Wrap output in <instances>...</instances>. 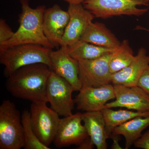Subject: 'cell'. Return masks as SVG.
I'll list each match as a JSON object with an SVG mask.
<instances>
[{"mask_svg": "<svg viewBox=\"0 0 149 149\" xmlns=\"http://www.w3.org/2000/svg\"><path fill=\"white\" fill-rule=\"evenodd\" d=\"M23 126L24 149H49L37 138L31 125L30 112L24 110L21 116Z\"/></svg>", "mask_w": 149, "mask_h": 149, "instance_id": "obj_22", "label": "cell"}, {"mask_svg": "<svg viewBox=\"0 0 149 149\" xmlns=\"http://www.w3.org/2000/svg\"><path fill=\"white\" fill-rule=\"evenodd\" d=\"M52 49L40 45L24 44L0 50V63L4 66V74L8 77L22 67L45 63L52 70L49 55Z\"/></svg>", "mask_w": 149, "mask_h": 149, "instance_id": "obj_3", "label": "cell"}, {"mask_svg": "<svg viewBox=\"0 0 149 149\" xmlns=\"http://www.w3.org/2000/svg\"><path fill=\"white\" fill-rule=\"evenodd\" d=\"M149 65V55L144 48L139 49L133 61L128 66L112 74V85L136 86L143 72Z\"/></svg>", "mask_w": 149, "mask_h": 149, "instance_id": "obj_15", "label": "cell"}, {"mask_svg": "<svg viewBox=\"0 0 149 149\" xmlns=\"http://www.w3.org/2000/svg\"><path fill=\"white\" fill-rule=\"evenodd\" d=\"M24 146L20 112L13 102L4 100L0 106V149H20Z\"/></svg>", "mask_w": 149, "mask_h": 149, "instance_id": "obj_4", "label": "cell"}, {"mask_svg": "<svg viewBox=\"0 0 149 149\" xmlns=\"http://www.w3.org/2000/svg\"><path fill=\"white\" fill-rule=\"evenodd\" d=\"M30 120L34 132L40 141L48 147L53 143L61 118L47 103L32 102L30 106Z\"/></svg>", "mask_w": 149, "mask_h": 149, "instance_id": "obj_6", "label": "cell"}, {"mask_svg": "<svg viewBox=\"0 0 149 149\" xmlns=\"http://www.w3.org/2000/svg\"><path fill=\"white\" fill-rule=\"evenodd\" d=\"M105 122L107 131L110 137L115 128L137 116H149V112L120 109L114 110L105 108L101 111Z\"/></svg>", "mask_w": 149, "mask_h": 149, "instance_id": "obj_20", "label": "cell"}, {"mask_svg": "<svg viewBox=\"0 0 149 149\" xmlns=\"http://www.w3.org/2000/svg\"><path fill=\"white\" fill-rule=\"evenodd\" d=\"M135 57L128 40H123L112 53L109 61L111 74L118 72L130 64Z\"/></svg>", "mask_w": 149, "mask_h": 149, "instance_id": "obj_21", "label": "cell"}, {"mask_svg": "<svg viewBox=\"0 0 149 149\" xmlns=\"http://www.w3.org/2000/svg\"><path fill=\"white\" fill-rule=\"evenodd\" d=\"M70 19L68 11L63 10L58 4L46 8L43 15V31L47 39L54 46H60Z\"/></svg>", "mask_w": 149, "mask_h": 149, "instance_id": "obj_14", "label": "cell"}, {"mask_svg": "<svg viewBox=\"0 0 149 149\" xmlns=\"http://www.w3.org/2000/svg\"><path fill=\"white\" fill-rule=\"evenodd\" d=\"M112 53L95 59L79 61V78L82 87H100L111 83L109 61Z\"/></svg>", "mask_w": 149, "mask_h": 149, "instance_id": "obj_8", "label": "cell"}, {"mask_svg": "<svg viewBox=\"0 0 149 149\" xmlns=\"http://www.w3.org/2000/svg\"><path fill=\"white\" fill-rule=\"evenodd\" d=\"M133 145L138 148L149 149V129L142 135Z\"/></svg>", "mask_w": 149, "mask_h": 149, "instance_id": "obj_25", "label": "cell"}, {"mask_svg": "<svg viewBox=\"0 0 149 149\" xmlns=\"http://www.w3.org/2000/svg\"><path fill=\"white\" fill-rule=\"evenodd\" d=\"M115 98L113 85L100 87H83L74 99L77 110L85 112L101 111L107 102Z\"/></svg>", "mask_w": 149, "mask_h": 149, "instance_id": "obj_11", "label": "cell"}, {"mask_svg": "<svg viewBox=\"0 0 149 149\" xmlns=\"http://www.w3.org/2000/svg\"><path fill=\"white\" fill-rule=\"evenodd\" d=\"M69 3V4H80L83 3L86 0H63Z\"/></svg>", "mask_w": 149, "mask_h": 149, "instance_id": "obj_26", "label": "cell"}, {"mask_svg": "<svg viewBox=\"0 0 149 149\" xmlns=\"http://www.w3.org/2000/svg\"><path fill=\"white\" fill-rule=\"evenodd\" d=\"M82 122V113L80 112L61 118L53 142L54 146L58 148L72 145L79 146L90 139Z\"/></svg>", "mask_w": 149, "mask_h": 149, "instance_id": "obj_9", "label": "cell"}, {"mask_svg": "<svg viewBox=\"0 0 149 149\" xmlns=\"http://www.w3.org/2000/svg\"><path fill=\"white\" fill-rule=\"evenodd\" d=\"M52 70L42 63L22 67L8 77L7 90L17 98L33 103H47V88Z\"/></svg>", "mask_w": 149, "mask_h": 149, "instance_id": "obj_1", "label": "cell"}, {"mask_svg": "<svg viewBox=\"0 0 149 149\" xmlns=\"http://www.w3.org/2000/svg\"><path fill=\"white\" fill-rule=\"evenodd\" d=\"M74 91L68 82L52 70L47 85V98L51 108L59 115L66 117L72 114L74 102L72 94Z\"/></svg>", "mask_w": 149, "mask_h": 149, "instance_id": "obj_7", "label": "cell"}, {"mask_svg": "<svg viewBox=\"0 0 149 149\" xmlns=\"http://www.w3.org/2000/svg\"><path fill=\"white\" fill-rule=\"evenodd\" d=\"M137 85L149 95V65L139 78Z\"/></svg>", "mask_w": 149, "mask_h": 149, "instance_id": "obj_24", "label": "cell"}, {"mask_svg": "<svg viewBox=\"0 0 149 149\" xmlns=\"http://www.w3.org/2000/svg\"><path fill=\"white\" fill-rule=\"evenodd\" d=\"M138 29L145 30V31H146L147 32H149V29H146V28H144V27H139H139H138Z\"/></svg>", "mask_w": 149, "mask_h": 149, "instance_id": "obj_27", "label": "cell"}, {"mask_svg": "<svg viewBox=\"0 0 149 149\" xmlns=\"http://www.w3.org/2000/svg\"><path fill=\"white\" fill-rule=\"evenodd\" d=\"M21 12L19 15V27L12 37L0 45V50L14 46L34 44L50 48H55L47 39L43 31V15L46 7L40 6L32 8L29 0H19Z\"/></svg>", "mask_w": 149, "mask_h": 149, "instance_id": "obj_2", "label": "cell"}, {"mask_svg": "<svg viewBox=\"0 0 149 149\" xmlns=\"http://www.w3.org/2000/svg\"><path fill=\"white\" fill-rule=\"evenodd\" d=\"M149 126V116H137L114 128L112 136L122 135L125 139V148L129 149Z\"/></svg>", "mask_w": 149, "mask_h": 149, "instance_id": "obj_18", "label": "cell"}, {"mask_svg": "<svg viewBox=\"0 0 149 149\" xmlns=\"http://www.w3.org/2000/svg\"><path fill=\"white\" fill-rule=\"evenodd\" d=\"M80 40L103 47L116 49L120 42L105 25L101 22H92Z\"/></svg>", "mask_w": 149, "mask_h": 149, "instance_id": "obj_17", "label": "cell"}, {"mask_svg": "<svg viewBox=\"0 0 149 149\" xmlns=\"http://www.w3.org/2000/svg\"><path fill=\"white\" fill-rule=\"evenodd\" d=\"M82 119L93 146L97 149H107V140L110 136L102 111L85 112L82 113Z\"/></svg>", "mask_w": 149, "mask_h": 149, "instance_id": "obj_16", "label": "cell"}, {"mask_svg": "<svg viewBox=\"0 0 149 149\" xmlns=\"http://www.w3.org/2000/svg\"><path fill=\"white\" fill-rule=\"evenodd\" d=\"M10 27L7 24L6 20L0 19V45L10 40L14 34Z\"/></svg>", "mask_w": 149, "mask_h": 149, "instance_id": "obj_23", "label": "cell"}, {"mask_svg": "<svg viewBox=\"0 0 149 149\" xmlns=\"http://www.w3.org/2000/svg\"><path fill=\"white\" fill-rule=\"evenodd\" d=\"M115 100L107 103L105 108H125L141 112H149V95L136 85H113Z\"/></svg>", "mask_w": 149, "mask_h": 149, "instance_id": "obj_10", "label": "cell"}, {"mask_svg": "<svg viewBox=\"0 0 149 149\" xmlns=\"http://www.w3.org/2000/svg\"><path fill=\"white\" fill-rule=\"evenodd\" d=\"M67 47L70 55L77 61L97 58L112 53L115 49L103 47L82 40Z\"/></svg>", "mask_w": 149, "mask_h": 149, "instance_id": "obj_19", "label": "cell"}, {"mask_svg": "<svg viewBox=\"0 0 149 149\" xmlns=\"http://www.w3.org/2000/svg\"><path fill=\"white\" fill-rule=\"evenodd\" d=\"M146 1L147 2L149 3V0H146Z\"/></svg>", "mask_w": 149, "mask_h": 149, "instance_id": "obj_28", "label": "cell"}, {"mask_svg": "<svg viewBox=\"0 0 149 149\" xmlns=\"http://www.w3.org/2000/svg\"><path fill=\"white\" fill-rule=\"evenodd\" d=\"M83 6L97 18L106 19L122 15L140 16L148 12L138 6H148L146 0H86Z\"/></svg>", "mask_w": 149, "mask_h": 149, "instance_id": "obj_5", "label": "cell"}, {"mask_svg": "<svg viewBox=\"0 0 149 149\" xmlns=\"http://www.w3.org/2000/svg\"><path fill=\"white\" fill-rule=\"evenodd\" d=\"M70 19L60 46L72 45L80 38L93 19L95 18L82 4H70L68 9Z\"/></svg>", "mask_w": 149, "mask_h": 149, "instance_id": "obj_12", "label": "cell"}, {"mask_svg": "<svg viewBox=\"0 0 149 149\" xmlns=\"http://www.w3.org/2000/svg\"><path fill=\"white\" fill-rule=\"evenodd\" d=\"M52 70L70 83L74 91L82 89L78 61L71 56L67 46H61L56 51H51L49 55Z\"/></svg>", "mask_w": 149, "mask_h": 149, "instance_id": "obj_13", "label": "cell"}]
</instances>
